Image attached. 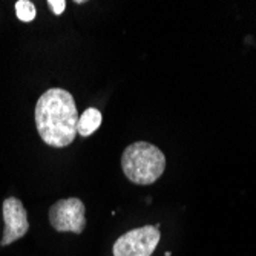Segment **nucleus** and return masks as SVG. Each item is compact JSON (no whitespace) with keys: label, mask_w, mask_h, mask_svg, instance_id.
Listing matches in <instances>:
<instances>
[{"label":"nucleus","mask_w":256,"mask_h":256,"mask_svg":"<svg viewBox=\"0 0 256 256\" xmlns=\"http://www.w3.org/2000/svg\"><path fill=\"white\" fill-rule=\"evenodd\" d=\"M50 222L57 232H72L80 235L86 227V208L82 200L66 198L50 208Z\"/></svg>","instance_id":"nucleus-4"},{"label":"nucleus","mask_w":256,"mask_h":256,"mask_svg":"<svg viewBox=\"0 0 256 256\" xmlns=\"http://www.w3.org/2000/svg\"><path fill=\"white\" fill-rule=\"evenodd\" d=\"M2 212H4L2 215H4L5 228H4V236L0 244L10 246L26 235V232L30 228L28 214L25 210V206L22 204V201L14 196H10L4 201Z\"/></svg>","instance_id":"nucleus-5"},{"label":"nucleus","mask_w":256,"mask_h":256,"mask_svg":"<svg viewBox=\"0 0 256 256\" xmlns=\"http://www.w3.org/2000/svg\"><path fill=\"white\" fill-rule=\"evenodd\" d=\"M122 168L129 181L140 186H149L164 174L166 156L155 144L136 142L124 149Z\"/></svg>","instance_id":"nucleus-2"},{"label":"nucleus","mask_w":256,"mask_h":256,"mask_svg":"<svg viewBox=\"0 0 256 256\" xmlns=\"http://www.w3.org/2000/svg\"><path fill=\"white\" fill-rule=\"evenodd\" d=\"M158 226H143L122 235L114 244V256H152L160 244Z\"/></svg>","instance_id":"nucleus-3"},{"label":"nucleus","mask_w":256,"mask_h":256,"mask_svg":"<svg viewBox=\"0 0 256 256\" xmlns=\"http://www.w3.org/2000/svg\"><path fill=\"white\" fill-rule=\"evenodd\" d=\"M100 124H102V112L96 108H88L78 117L77 134L82 136H89L100 128Z\"/></svg>","instance_id":"nucleus-6"},{"label":"nucleus","mask_w":256,"mask_h":256,"mask_svg":"<svg viewBox=\"0 0 256 256\" xmlns=\"http://www.w3.org/2000/svg\"><path fill=\"white\" fill-rule=\"evenodd\" d=\"M36 126L51 148H66L77 135L78 112L74 97L62 88L48 89L36 103Z\"/></svg>","instance_id":"nucleus-1"},{"label":"nucleus","mask_w":256,"mask_h":256,"mask_svg":"<svg viewBox=\"0 0 256 256\" xmlns=\"http://www.w3.org/2000/svg\"><path fill=\"white\" fill-rule=\"evenodd\" d=\"M48 5H50V8L52 10V12L56 16H60L64 11V8H66V2H64V0H50Z\"/></svg>","instance_id":"nucleus-8"},{"label":"nucleus","mask_w":256,"mask_h":256,"mask_svg":"<svg viewBox=\"0 0 256 256\" xmlns=\"http://www.w3.org/2000/svg\"><path fill=\"white\" fill-rule=\"evenodd\" d=\"M16 14L22 22H32L36 18V6L30 0H18L16 2Z\"/></svg>","instance_id":"nucleus-7"}]
</instances>
